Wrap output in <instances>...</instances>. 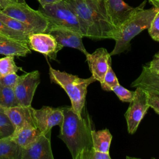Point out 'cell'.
Here are the masks:
<instances>
[{
  "label": "cell",
  "instance_id": "21",
  "mask_svg": "<svg viewBox=\"0 0 159 159\" xmlns=\"http://www.w3.org/2000/svg\"><path fill=\"white\" fill-rule=\"evenodd\" d=\"M0 20L9 28L27 36H29V35L33 34V32L26 25L16 19L2 13L1 11H0Z\"/></svg>",
  "mask_w": 159,
  "mask_h": 159
},
{
  "label": "cell",
  "instance_id": "30",
  "mask_svg": "<svg viewBox=\"0 0 159 159\" xmlns=\"http://www.w3.org/2000/svg\"><path fill=\"white\" fill-rule=\"evenodd\" d=\"M19 76L16 73H12L6 76L0 77V82L4 86L14 88L17 83Z\"/></svg>",
  "mask_w": 159,
  "mask_h": 159
},
{
  "label": "cell",
  "instance_id": "34",
  "mask_svg": "<svg viewBox=\"0 0 159 159\" xmlns=\"http://www.w3.org/2000/svg\"><path fill=\"white\" fill-rule=\"evenodd\" d=\"M60 0H38L39 2L40 6H43L44 5L48 4H51V3H54L58 1H60Z\"/></svg>",
  "mask_w": 159,
  "mask_h": 159
},
{
  "label": "cell",
  "instance_id": "18",
  "mask_svg": "<svg viewBox=\"0 0 159 159\" xmlns=\"http://www.w3.org/2000/svg\"><path fill=\"white\" fill-rule=\"evenodd\" d=\"M131 86L152 88L159 91V73L152 71L145 65L139 77L131 83Z\"/></svg>",
  "mask_w": 159,
  "mask_h": 159
},
{
  "label": "cell",
  "instance_id": "16",
  "mask_svg": "<svg viewBox=\"0 0 159 159\" xmlns=\"http://www.w3.org/2000/svg\"><path fill=\"white\" fill-rule=\"evenodd\" d=\"M32 106L17 105L13 107L3 108L4 112L7 115L14 129L23 125L26 122L34 124Z\"/></svg>",
  "mask_w": 159,
  "mask_h": 159
},
{
  "label": "cell",
  "instance_id": "3",
  "mask_svg": "<svg viewBox=\"0 0 159 159\" xmlns=\"http://www.w3.org/2000/svg\"><path fill=\"white\" fill-rule=\"evenodd\" d=\"M49 76L52 82L62 88L68 96L73 111L80 118L84 107L87 89L96 80L93 76L81 78L76 75L61 71L49 65Z\"/></svg>",
  "mask_w": 159,
  "mask_h": 159
},
{
  "label": "cell",
  "instance_id": "22",
  "mask_svg": "<svg viewBox=\"0 0 159 159\" xmlns=\"http://www.w3.org/2000/svg\"><path fill=\"white\" fill-rule=\"evenodd\" d=\"M0 105L3 107H10L19 105L13 88L6 86L0 82Z\"/></svg>",
  "mask_w": 159,
  "mask_h": 159
},
{
  "label": "cell",
  "instance_id": "13",
  "mask_svg": "<svg viewBox=\"0 0 159 159\" xmlns=\"http://www.w3.org/2000/svg\"><path fill=\"white\" fill-rule=\"evenodd\" d=\"M50 137L40 134L33 142L22 148L21 159H53Z\"/></svg>",
  "mask_w": 159,
  "mask_h": 159
},
{
  "label": "cell",
  "instance_id": "6",
  "mask_svg": "<svg viewBox=\"0 0 159 159\" xmlns=\"http://www.w3.org/2000/svg\"><path fill=\"white\" fill-rule=\"evenodd\" d=\"M1 11L26 25L33 33L45 32L49 25L47 18L39 10L32 9L25 2H11Z\"/></svg>",
  "mask_w": 159,
  "mask_h": 159
},
{
  "label": "cell",
  "instance_id": "28",
  "mask_svg": "<svg viewBox=\"0 0 159 159\" xmlns=\"http://www.w3.org/2000/svg\"><path fill=\"white\" fill-rule=\"evenodd\" d=\"M148 95V103L158 114H159V91L152 88H144Z\"/></svg>",
  "mask_w": 159,
  "mask_h": 159
},
{
  "label": "cell",
  "instance_id": "26",
  "mask_svg": "<svg viewBox=\"0 0 159 159\" xmlns=\"http://www.w3.org/2000/svg\"><path fill=\"white\" fill-rule=\"evenodd\" d=\"M0 34L5 36H7L9 37L19 41L25 42L28 44L29 36L9 28L1 20H0Z\"/></svg>",
  "mask_w": 159,
  "mask_h": 159
},
{
  "label": "cell",
  "instance_id": "12",
  "mask_svg": "<svg viewBox=\"0 0 159 159\" xmlns=\"http://www.w3.org/2000/svg\"><path fill=\"white\" fill-rule=\"evenodd\" d=\"M45 32L51 34L58 43L63 47H67L77 49L85 55L88 53L83 43V36L76 31L66 28L49 25Z\"/></svg>",
  "mask_w": 159,
  "mask_h": 159
},
{
  "label": "cell",
  "instance_id": "10",
  "mask_svg": "<svg viewBox=\"0 0 159 159\" xmlns=\"http://www.w3.org/2000/svg\"><path fill=\"white\" fill-rule=\"evenodd\" d=\"M145 4V1L139 6L133 7L123 0H104L105 9L108 18L117 31L134 13L143 9Z\"/></svg>",
  "mask_w": 159,
  "mask_h": 159
},
{
  "label": "cell",
  "instance_id": "29",
  "mask_svg": "<svg viewBox=\"0 0 159 159\" xmlns=\"http://www.w3.org/2000/svg\"><path fill=\"white\" fill-rule=\"evenodd\" d=\"M148 30L150 37L154 40L159 42V9L155 14Z\"/></svg>",
  "mask_w": 159,
  "mask_h": 159
},
{
  "label": "cell",
  "instance_id": "11",
  "mask_svg": "<svg viewBox=\"0 0 159 159\" xmlns=\"http://www.w3.org/2000/svg\"><path fill=\"white\" fill-rule=\"evenodd\" d=\"M28 45L30 50L40 53L53 60H56L57 53L63 48L51 34L47 32L29 35Z\"/></svg>",
  "mask_w": 159,
  "mask_h": 159
},
{
  "label": "cell",
  "instance_id": "8",
  "mask_svg": "<svg viewBox=\"0 0 159 159\" xmlns=\"http://www.w3.org/2000/svg\"><path fill=\"white\" fill-rule=\"evenodd\" d=\"M40 83V74L38 70L26 73L19 76L13 88L19 105L31 106L34 96Z\"/></svg>",
  "mask_w": 159,
  "mask_h": 159
},
{
  "label": "cell",
  "instance_id": "2",
  "mask_svg": "<svg viewBox=\"0 0 159 159\" xmlns=\"http://www.w3.org/2000/svg\"><path fill=\"white\" fill-rule=\"evenodd\" d=\"M77 16L83 37L114 40L117 30L107 15L104 0H65Z\"/></svg>",
  "mask_w": 159,
  "mask_h": 159
},
{
  "label": "cell",
  "instance_id": "27",
  "mask_svg": "<svg viewBox=\"0 0 159 159\" xmlns=\"http://www.w3.org/2000/svg\"><path fill=\"white\" fill-rule=\"evenodd\" d=\"M112 91L122 102H130L134 96V91H130L125 88L119 83L114 86L112 89Z\"/></svg>",
  "mask_w": 159,
  "mask_h": 159
},
{
  "label": "cell",
  "instance_id": "31",
  "mask_svg": "<svg viewBox=\"0 0 159 159\" xmlns=\"http://www.w3.org/2000/svg\"><path fill=\"white\" fill-rule=\"evenodd\" d=\"M147 66L152 71L159 73V52L155 55L153 58Z\"/></svg>",
  "mask_w": 159,
  "mask_h": 159
},
{
  "label": "cell",
  "instance_id": "5",
  "mask_svg": "<svg viewBox=\"0 0 159 159\" xmlns=\"http://www.w3.org/2000/svg\"><path fill=\"white\" fill-rule=\"evenodd\" d=\"M38 10L47 18L49 25L71 29L83 35L78 18L65 0L40 6Z\"/></svg>",
  "mask_w": 159,
  "mask_h": 159
},
{
  "label": "cell",
  "instance_id": "38",
  "mask_svg": "<svg viewBox=\"0 0 159 159\" xmlns=\"http://www.w3.org/2000/svg\"><path fill=\"white\" fill-rule=\"evenodd\" d=\"M11 1H13V2H15L14 0H11Z\"/></svg>",
  "mask_w": 159,
  "mask_h": 159
},
{
  "label": "cell",
  "instance_id": "1",
  "mask_svg": "<svg viewBox=\"0 0 159 159\" xmlns=\"http://www.w3.org/2000/svg\"><path fill=\"white\" fill-rule=\"evenodd\" d=\"M63 120L58 137L65 143L73 159H90L93 151L91 120L87 113L80 118L71 106L63 107Z\"/></svg>",
  "mask_w": 159,
  "mask_h": 159
},
{
  "label": "cell",
  "instance_id": "37",
  "mask_svg": "<svg viewBox=\"0 0 159 159\" xmlns=\"http://www.w3.org/2000/svg\"><path fill=\"white\" fill-rule=\"evenodd\" d=\"M0 111H3V107L0 105Z\"/></svg>",
  "mask_w": 159,
  "mask_h": 159
},
{
  "label": "cell",
  "instance_id": "19",
  "mask_svg": "<svg viewBox=\"0 0 159 159\" xmlns=\"http://www.w3.org/2000/svg\"><path fill=\"white\" fill-rule=\"evenodd\" d=\"M22 147L11 136L0 138V159H21Z\"/></svg>",
  "mask_w": 159,
  "mask_h": 159
},
{
  "label": "cell",
  "instance_id": "36",
  "mask_svg": "<svg viewBox=\"0 0 159 159\" xmlns=\"http://www.w3.org/2000/svg\"><path fill=\"white\" fill-rule=\"evenodd\" d=\"M15 2L22 3V2H25V0H14Z\"/></svg>",
  "mask_w": 159,
  "mask_h": 159
},
{
  "label": "cell",
  "instance_id": "25",
  "mask_svg": "<svg viewBox=\"0 0 159 159\" xmlns=\"http://www.w3.org/2000/svg\"><path fill=\"white\" fill-rule=\"evenodd\" d=\"M14 130V127L7 115L0 111V138L11 136Z\"/></svg>",
  "mask_w": 159,
  "mask_h": 159
},
{
  "label": "cell",
  "instance_id": "24",
  "mask_svg": "<svg viewBox=\"0 0 159 159\" xmlns=\"http://www.w3.org/2000/svg\"><path fill=\"white\" fill-rule=\"evenodd\" d=\"M119 83L118 79L112 68L111 63H110L107 71L104 75V79L101 83V88L104 91H112V89L114 86Z\"/></svg>",
  "mask_w": 159,
  "mask_h": 159
},
{
  "label": "cell",
  "instance_id": "17",
  "mask_svg": "<svg viewBox=\"0 0 159 159\" xmlns=\"http://www.w3.org/2000/svg\"><path fill=\"white\" fill-rule=\"evenodd\" d=\"M40 134H41L40 131L34 124L26 122L21 127L14 129L11 137L22 148L33 142Z\"/></svg>",
  "mask_w": 159,
  "mask_h": 159
},
{
  "label": "cell",
  "instance_id": "20",
  "mask_svg": "<svg viewBox=\"0 0 159 159\" xmlns=\"http://www.w3.org/2000/svg\"><path fill=\"white\" fill-rule=\"evenodd\" d=\"M91 137L94 150L104 153H109L112 135L109 129H105L99 130L93 129Z\"/></svg>",
  "mask_w": 159,
  "mask_h": 159
},
{
  "label": "cell",
  "instance_id": "4",
  "mask_svg": "<svg viewBox=\"0 0 159 159\" xmlns=\"http://www.w3.org/2000/svg\"><path fill=\"white\" fill-rule=\"evenodd\" d=\"M159 9L152 7L141 9L134 13L118 30L114 39L115 46L109 53L111 56L119 55L129 49L130 41L145 29H148Z\"/></svg>",
  "mask_w": 159,
  "mask_h": 159
},
{
  "label": "cell",
  "instance_id": "32",
  "mask_svg": "<svg viewBox=\"0 0 159 159\" xmlns=\"http://www.w3.org/2000/svg\"><path fill=\"white\" fill-rule=\"evenodd\" d=\"M90 159H111L109 153H104L93 150Z\"/></svg>",
  "mask_w": 159,
  "mask_h": 159
},
{
  "label": "cell",
  "instance_id": "7",
  "mask_svg": "<svg viewBox=\"0 0 159 159\" xmlns=\"http://www.w3.org/2000/svg\"><path fill=\"white\" fill-rule=\"evenodd\" d=\"M149 107L147 91L143 88L136 87L134 96L125 114L127 130L130 134L136 132Z\"/></svg>",
  "mask_w": 159,
  "mask_h": 159
},
{
  "label": "cell",
  "instance_id": "33",
  "mask_svg": "<svg viewBox=\"0 0 159 159\" xmlns=\"http://www.w3.org/2000/svg\"><path fill=\"white\" fill-rule=\"evenodd\" d=\"M11 2H13L11 0H0V11Z\"/></svg>",
  "mask_w": 159,
  "mask_h": 159
},
{
  "label": "cell",
  "instance_id": "23",
  "mask_svg": "<svg viewBox=\"0 0 159 159\" xmlns=\"http://www.w3.org/2000/svg\"><path fill=\"white\" fill-rule=\"evenodd\" d=\"M19 70H22V68L16 65L14 56H5L0 58V77Z\"/></svg>",
  "mask_w": 159,
  "mask_h": 159
},
{
  "label": "cell",
  "instance_id": "9",
  "mask_svg": "<svg viewBox=\"0 0 159 159\" xmlns=\"http://www.w3.org/2000/svg\"><path fill=\"white\" fill-rule=\"evenodd\" d=\"M32 115L35 126L41 134L50 137L52 129L56 125H61L63 120V107L43 106L39 109H32Z\"/></svg>",
  "mask_w": 159,
  "mask_h": 159
},
{
  "label": "cell",
  "instance_id": "35",
  "mask_svg": "<svg viewBox=\"0 0 159 159\" xmlns=\"http://www.w3.org/2000/svg\"><path fill=\"white\" fill-rule=\"evenodd\" d=\"M150 3L152 4L153 7L159 9V0H148Z\"/></svg>",
  "mask_w": 159,
  "mask_h": 159
},
{
  "label": "cell",
  "instance_id": "14",
  "mask_svg": "<svg viewBox=\"0 0 159 159\" xmlns=\"http://www.w3.org/2000/svg\"><path fill=\"white\" fill-rule=\"evenodd\" d=\"M85 56L92 76L101 83L107 71L109 64L111 63L110 54L106 48H99L93 53H88Z\"/></svg>",
  "mask_w": 159,
  "mask_h": 159
},
{
  "label": "cell",
  "instance_id": "15",
  "mask_svg": "<svg viewBox=\"0 0 159 159\" xmlns=\"http://www.w3.org/2000/svg\"><path fill=\"white\" fill-rule=\"evenodd\" d=\"M31 53L25 42L0 34V54L5 56L25 57Z\"/></svg>",
  "mask_w": 159,
  "mask_h": 159
}]
</instances>
